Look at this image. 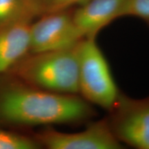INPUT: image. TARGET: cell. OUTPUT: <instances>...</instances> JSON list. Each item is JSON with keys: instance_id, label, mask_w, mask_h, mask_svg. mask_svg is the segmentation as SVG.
Instances as JSON below:
<instances>
[{"instance_id": "cell-1", "label": "cell", "mask_w": 149, "mask_h": 149, "mask_svg": "<svg viewBox=\"0 0 149 149\" xmlns=\"http://www.w3.org/2000/svg\"><path fill=\"white\" fill-rule=\"evenodd\" d=\"M95 115L79 95L42 90L6 72L0 74V126L11 130L86 122Z\"/></svg>"}, {"instance_id": "cell-2", "label": "cell", "mask_w": 149, "mask_h": 149, "mask_svg": "<svg viewBox=\"0 0 149 149\" xmlns=\"http://www.w3.org/2000/svg\"><path fill=\"white\" fill-rule=\"evenodd\" d=\"M77 46L61 51L30 53L7 72L42 90L79 95Z\"/></svg>"}, {"instance_id": "cell-3", "label": "cell", "mask_w": 149, "mask_h": 149, "mask_svg": "<svg viewBox=\"0 0 149 149\" xmlns=\"http://www.w3.org/2000/svg\"><path fill=\"white\" fill-rule=\"evenodd\" d=\"M77 52L79 95L91 105L110 112L121 92L96 38L83 39Z\"/></svg>"}, {"instance_id": "cell-4", "label": "cell", "mask_w": 149, "mask_h": 149, "mask_svg": "<svg viewBox=\"0 0 149 149\" xmlns=\"http://www.w3.org/2000/svg\"><path fill=\"white\" fill-rule=\"evenodd\" d=\"M109 113L111 129L123 145L149 149V96L135 99L121 93Z\"/></svg>"}, {"instance_id": "cell-5", "label": "cell", "mask_w": 149, "mask_h": 149, "mask_svg": "<svg viewBox=\"0 0 149 149\" xmlns=\"http://www.w3.org/2000/svg\"><path fill=\"white\" fill-rule=\"evenodd\" d=\"M31 24L30 53L61 51L77 46L83 40L69 9L42 15Z\"/></svg>"}, {"instance_id": "cell-6", "label": "cell", "mask_w": 149, "mask_h": 149, "mask_svg": "<svg viewBox=\"0 0 149 149\" xmlns=\"http://www.w3.org/2000/svg\"><path fill=\"white\" fill-rule=\"evenodd\" d=\"M41 148L48 149H121L108 117L91 122L84 130L64 133L47 126L33 135Z\"/></svg>"}, {"instance_id": "cell-7", "label": "cell", "mask_w": 149, "mask_h": 149, "mask_svg": "<svg viewBox=\"0 0 149 149\" xmlns=\"http://www.w3.org/2000/svg\"><path fill=\"white\" fill-rule=\"evenodd\" d=\"M127 0H90L72 13L83 38H97L99 33L117 18L124 17Z\"/></svg>"}, {"instance_id": "cell-8", "label": "cell", "mask_w": 149, "mask_h": 149, "mask_svg": "<svg viewBox=\"0 0 149 149\" xmlns=\"http://www.w3.org/2000/svg\"><path fill=\"white\" fill-rule=\"evenodd\" d=\"M31 23L19 22L0 29V74L8 72L30 54Z\"/></svg>"}, {"instance_id": "cell-9", "label": "cell", "mask_w": 149, "mask_h": 149, "mask_svg": "<svg viewBox=\"0 0 149 149\" xmlns=\"http://www.w3.org/2000/svg\"><path fill=\"white\" fill-rule=\"evenodd\" d=\"M37 17L35 0H0V29Z\"/></svg>"}, {"instance_id": "cell-10", "label": "cell", "mask_w": 149, "mask_h": 149, "mask_svg": "<svg viewBox=\"0 0 149 149\" xmlns=\"http://www.w3.org/2000/svg\"><path fill=\"white\" fill-rule=\"evenodd\" d=\"M41 146L33 135L0 126V149H37Z\"/></svg>"}, {"instance_id": "cell-11", "label": "cell", "mask_w": 149, "mask_h": 149, "mask_svg": "<svg viewBox=\"0 0 149 149\" xmlns=\"http://www.w3.org/2000/svg\"><path fill=\"white\" fill-rule=\"evenodd\" d=\"M90 0H35L38 17L42 15L68 10L73 6H80Z\"/></svg>"}, {"instance_id": "cell-12", "label": "cell", "mask_w": 149, "mask_h": 149, "mask_svg": "<svg viewBox=\"0 0 149 149\" xmlns=\"http://www.w3.org/2000/svg\"><path fill=\"white\" fill-rule=\"evenodd\" d=\"M124 16L141 19L149 26V0H127Z\"/></svg>"}]
</instances>
